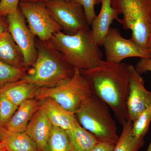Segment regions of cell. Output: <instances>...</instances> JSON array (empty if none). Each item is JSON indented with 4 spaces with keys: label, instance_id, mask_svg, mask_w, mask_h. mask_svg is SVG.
Returning <instances> with one entry per match:
<instances>
[{
    "label": "cell",
    "instance_id": "6da1fadb",
    "mask_svg": "<svg viewBox=\"0 0 151 151\" xmlns=\"http://www.w3.org/2000/svg\"><path fill=\"white\" fill-rule=\"evenodd\" d=\"M132 65L102 60L91 69H80L92 94L109 106L120 124L128 121L127 103Z\"/></svg>",
    "mask_w": 151,
    "mask_h": 151
},
{
    "label": "cell",
    "instance_id": "7a4b0ae2",
    "mask_svg": "<svg viewBox=\"0 0 151 151\" xmlns=\"http://www.w3.org/2000/svg\"><path fill=\"white\" fill-rule=\"evenodd\" d=\"M35 45L36 60L21 79L40 88L55 86L73 76L75 68L50 40H41L37 38Z\"/></svg>",
    "mask_w": 151,
    "mask_h": 151
},
{
    "label": "cell",
    "instance_id": "3957f363",
    "mask_svg": "<svg viewBox=\"0 0 151 151\" xmlns=\"http://www.w3.org/2000/svg\"><path fill=\"white\" fill-rule=\"evenodd\" d=\"M50 41L74 68L91 69L102 61L103 52L94 40L91 29L73 35L60 31L54 34Z\"/></svg>",
    "mask_w": 151,
    "mask_h": 151
},
{
    "label": "cell",
    "instance_id": "277c9868",
    "mask_svg": "<svg viewBox=\"0 0 151 151\" xmlns=\"http://www.w3.org/2000/svg\"><path fill=\"white\" fill-rule=\"evenodd\" d=\"M77 122L85 129L95 135L101 142L115 145L119 137L110 107L92 94L75 113Z\"/></svg>",
    "mask_w": 151,
    "mask_h": 151
},
{
    "label": "cell",
    "instance_id": "5b68a950",
    "mask_svg": "<svg viewBox=\"0 0 151 151\" xmlns=\"http://www.w3.org/2000/svg\"><path fill=\"white\" fill-rule=\"evenodd\" d=\"M112 7L123 18L117 21L132 31L131 39L138 46L147 48L151 35V0H111Z\"/></svg>",
    "mask_w": 151,
    "mask_h": 151
},
{
    "label": "cell",
    "instance_id": "8992f818",
    "mask_svg": "<svg viewBox=\"0 0 151 151\" xmlns=\"http://www.w3.org/2000/svg\"><path fill=\"white\" fill-rule=\"evenodd\" d=\"M92 94L80 69L75 68L73 76L67 80L55 86L38 88L35 98L38 100L50 98L66 111L75 114Z\"/></svg>",
    "mask_w": 151,
    "mask_h": 151
},
{
    "label": "cell",
    "instance_id": "52a82bcc",
    "mask_svg": "<svg viewBox=\"0 0 151 151\" xmlns=\"http://www.w3.org/2000/svg\"><path fill=\"white\" fill-rule=\"evenodd\" d=\"M45 3L50 14L63 32L73 35L90 29L84 9L72 0H51Z\"/></svg>",
    "mask_w": 151,
    "mask_h": 151
},
{
    "label": "cell",
    "instance_id": "ba28073f",
    "mask_svg": "<svg viewBox=\"0 0 151 151\" xmlns=\"http://www.w3.org/2000/svg\"><path fill=\"white\" fill-rule=\"evenodd\" d=\"M19 8L30 29L40 40H50L54 34L62 31L50 14L45 3L20 1Z\"/></svg>",
    "mask_w": 151,
    "mask_h": 151
},
{
    "label": "cell",
    "instance_id": "9c48e42d",
    "mask_svg": "<svg viewBox=\"0 0 151 151\" xmlns=\"http://www.w3.org/2000/svg\"><path fill=\"white\" fill-rule=\"evenodd\" d=\"M8 31L23 55L25 65L28 69L35 62L37 51L35 36L27 24L25 18L19 8L6 17Z\"/></svg>",
    "mask_w": 151,
    "mask_h": 151
},
{
    "label": "cell",
    "instance_id": "30bf717a",
    "mask_svg": "<svg viewBox=\"0 0 151 151\" xmlns=\"http://www.w3.org/2000/svg\"><path fill=\"white\" fill-rule=\"evenodd\" d=\"M103 45L107 62L121 63L123 60L132 57L151 58L147 49L138 46L131 39L123 37L117 28H110Z\"/></svg>",
    "mask_w": 151,
    "mask_h": 151
},
{
    "label": "cell",
    "instance_id": "8fae6325",
    "mask_svg": "<svg viewBox=\"0 0 151 151\" xmlns=\"http://www.w3.org/2000/svg\"><path fill=\"white\" fill-rule=\"evenodd\" d=\"M151 105V92L145 86V81L132 65L127 107L128 120L133 123Z\"/></svg>",
    "mask_w": 151,
    "mask_h": 151
},
{
    "label": "cell",
    "instance_id": "7c38bea8",
    "mask_svg": "<svg viewBox=\"0 0 151 151\" xmlns=\"http://www.w3.org/2000/svg\"><path fill=\"white\" fill-rule=\"evenodd\" d=\"M52 127L45 109L40 104L28 124L25 132L35 142L39 151H47Z\"/></svg>",
    "mask_w": 151,
    "mask_h": 151
},
{
    "label": "cell",
    "instance_id": "4fadbf2b",
    "mask_svg": "<svg viewBox=\"0 0 151 151\" xmlns=\"http://www.w3.org/2000/svg\"><path fill=\"white\" fill-rule=\"evenodd\" d=\"M111 2V0H101L100 13L90 26L93 37L99 46L103 45L104 39L113 21L119 19V15L112 7Z\"/></svg>",
    "mask_w": 151,
    "mask_h": 151
},
{
    "label": "cell",
    "instance_id": "5bb4252c",
    "mask_svg": "<svg viewBox=\"0 0 151 151\" xmlns=\"http://www.w3.org/2000/svg\"><path fill=\"white\" fill-rule=\"evenodd\" d=\"M40 105V101L35 98L23 102L4 128L12 132H25L28 124Z\"/></svg>",
    "mask_w": 151,
    "mask_h": 151
},
{
    "label": "cell",
    "instance_id": "9a60e30c",
    "mask_svg": "<svg viewBox=\"0 0 151 151\" xmlns=\"http://www.w3.org/2000/svg\"><path fill=\"white\" fill-rule=\"evenodd\" d=\"M39 101L53 127L67 131L71 129L77 122L75 114L66 111L52 99L46 98Z\"/></svg>",
    "mask_w": 151,
    "mask_h": 151
},
{
    "label": "cell",
    "instance_id": "2e32d148",
    "mask_svg": "<svg viewBox=\"0 0 151 151\" xmlns=\"http://www.w3.org/2000/svg\"><path fill=\"white\" fill-rule=\"evenodd\" d=\"M0 61L27 70L21 50L9 31L0 34Z\"/></svg>",
    "mask_w": 151,
    "mask_h": 151
},
{
    "label": "cell",
    "instance_id": "e0dca14e",
    "mask_svg": "<svg viewBox=\"0 0 151 151\" xmlns=\"http://www.w3.org/2000/svg\"><path fill=\"white\" fill-rule=\"evenodd\" d=\"M38 87L22 79L0 88V93L18 107L29 99L35 98Z\"/></svg>",
    "mask_w": 151,
    "mask_h": 151
},
{
    "label": "cell",
    "instance_id": "ac0fdd59",
    "mask_svg": "<svg viewBox=\"0 0 151 151\" xmlns=\"http://www.w3.org/2000/svg\"><path fill=\"white\" fill-rule=\"evenodd\" d=\"M72 151H89L101 142L94 134L83 128L78 122L67 130Z\"/></svg>",
    "mask_w": 151,
    "mask_h": 151
},
{
    "label": "cell",
    "instance_id": "d6986e66",
    "mask_svg": "<svg viewBox=\"0 0 151 151\" xmlns=\"http://www.w3.org/2000/svg\"><path fill=\"white\" fill-rule=\"evenodd\" d=\"M2 133V143L6 151H39L25 132H12L3 127Z\"/></svg>",
    "mask_w": 151,
    "mask_h": 151
},
{
    "label": "cell",
    "instance_id": "ffe728a7",
    "mask_svg": "<svg viewBox=\"0 0 151 151\" xmlns=\"http://www.w3.org/2000/svg\"><path fill=\"white\" fill-rule=\"evenodd\" d=\"M133 122L128 120L122 126L121 136L113 151H138L145 143L144 137L138 138L133 132Z\"/></svg>",
    "mask_w": 151,
    "mask_h": 151
},
{
    "label": "cell",
    "instance_id": "44dd1931",
    "mask_svg": "<svg viewBox=\"0 0 151 151\" xmlns=\"http://www.w3.org/2000/svg\"><path fill=\"white\" fill-rule=\"evenodd\" d=\"M47 151H72L66 131L53 126L47 143Z\"/></svg>",
    "mask_w": 151,
    "mask_h": 151
},
{
    "label": "cell",
    "instance_id": "7402d4cb",
    "mask_svg": "<svg viewBox=\"0 0 151 151\" xmlns=\"http://www.w3.org/2000/svg\"><path fill=\"white\" fill-rule=\"evenodd\" d=\"M27 70L0 61V88L21 79L26 74Z\"/></svg>",
    "mask_w": 151,
    "mask_h": 151
},
{
    "label": "cell",
    "instance_id": "603a6c76",
    "mask_svg": "<svg viewBox=\"0 0 151 151\" xmlns=\"http://www.w3.org/2000/svg\"><path fill=\"white\" fill-rule=\"evenodd\" d=\"M151 122V105L133 123V132L138 138L145 137Z\"/></svg>",
    "mask_w": 151,
    "mask_h": 151
},
{
    "label": "cell",
    "instance_id": "cb8c5ba5",
    "mask_svg": "<svg viewBox=\"0 0 151 151\" xmlns=\"http://www.w3.org/2000/svg\"><path fill=\"white\" fill-rule=\"evenodd\" d=\"M18 108L17 106L0 93V127H5Z\"/></svg>",
    "mask_w": 151,
    "mask_h": 151
},
{
    "label": "cell",
    "instance_id": "d4e9b609",
    "mask_svg": "<svg viewBox=\"0 0 151 151\" xmlns=\"http://www.w3.org/2000/svg\"><path fill=\"white\" fill-rule=\"evenodd\" d=\"M74 2L79 4L84 9L87 22L91 26L92 22L96 16L95 11L96 5L95 0H72Z\"/></svg>",
    "mask_w": 151,
    "mask_h": 151
},
{
    "label": "cell",
    "instance_id": "484cf974",
    "mask_svg": "<svg viewBox=\"0 0 151 151\" xmlns=\"http://www.w3.org/2000/svg\"><path fill=\"white\" fill-rule=\"evenodd\" d=\"M21 0H0V17H6L16 12Z\"/></svg>",
    "mask_w": 151,
    "mask_h": 151
},
{
    "label": "cell",
    "instance_id": "4316f807",
    "mask_svg": "<svg viewBox=\"0 0 151 151\" xmlns=\"http://www.w3.org/2000/svg\"><path fill=\"white\" fill-rule=\"evenodd\" d=\"M135 67L138 73L141 75L147 73L148 71L151 72V58H141L140 60L137 63Z\"/></svg>",
    "mask_w": 151,
    "mask_h": 151
},
{
    "label": "cell",
    "instance_id": "83f0119b",
    "mask_svg": "<svg viewBox=\"0 0 151 151\" xmlns=\"http://www.w3.org/2000/svg\"><path fill=\"white\" fill-rule=\"evenodd\" d=\"M114 146L111 143L100 142L89 151H113Z\"/></svg>",
    "mask_w": 151,
    "mask_h": 151
},
{
    "label": "cell",
    "instance_id": "f1b7e54d",
    "mask_svg": "<svg viewBox=\"0 0 151 151\" xmlns=\"http://www.w3.org/2000/svg\"><path fill=\"white\" fill-rule=\"evenodd\" d=\"M8 31V25L6 17H0V34Z\"/></svg>",
    "mask_w": 151,
    "mask_h": 151
},
{
    "label": "cell",
    "instance_id": "f546056e",
    "mask_svg": "<svg viewBox=\"0 0 151 151\" xmlns=\"http://www.w3.org/2000/svg\"><path fill=\"white\" fill-rule=\"evenodd\" d=\"M51 0H21V2H30L45 3Z\"/></svg>",
    "mask_w": 151,
    "mask_h": 151
},
{
    "label": "cell",
    "instance_id": "4dcf8cb0",
    "mask_svg": "<svg viewBox=\"0 0 151 151\" xmlns=\"http://www.w3.org/2000/svg\"><path fill=\"white\" fill-rule=\"evenodd\" d=\"M147 49L148 50L149 52H150V54L151 55V35L150 37V39H149Z\"/></svg>",
    "mask_w": 151,
    "mask_h": 151
},
{
    "label": "cell",
    "instance_id": "1f68e13d",
    "mask_svg": "<svg viewBox=\"0 0 151 151\" xmlns=\"http://www.w3.org/2000/svg\"><path fill=\"white\" fill-rule=\"evenodd\" d=\"M0 151H6L2 142L0 143Z\"/></svg>",
    "mask_w": 151,
    "mask_h": 151
},
{
    "label": "cell",
    "instance_id": "d6a6232c",
    "mask_svg": "<svg viewBox=\"0 0 151 151\" xmlns=\"http://www.w3.org/2000/svg\"><path fill=\"white\" fill-rule=\"evenodd\" d=\"M2 129L3 127H0V143L2 142Z\"/></svg>",
    "mask_w": 151,
    "mask_h": 151
},
{
    "label": "cell",
    "instance_id": "836d02e7",
    "mask_svg": "<svg viewBox=\"0 0 151 151\" xmlns=\"http://www.w3.org/2000/svg\"><path fill=\"white\" fill-rule=\"evenodd\" d=\"M146 151H151V141L149 147H148Z\"/></svg>",
    "mask_w": 151,
    "mask_h": 151
},
{
    "label": "cell",
    "instance_id": "e575fe53",
    "mask_svg": "<svg viewBox=\"0 0 151 151\" xmlns=\"http://www.w3.org/2000/svg\"><path fill=\"white\" fill-rule=\"evenodd\" d=\"M96 4H99L100 3H101V0H95Z\"/></svg>",
    "mask_w": 151,
    "mask_h": 151
}]
</instances>
